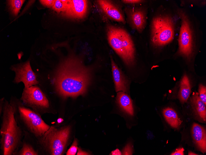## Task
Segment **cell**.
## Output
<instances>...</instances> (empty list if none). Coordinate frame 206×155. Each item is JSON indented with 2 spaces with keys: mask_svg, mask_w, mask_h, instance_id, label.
<instances>
[{
  "mask_svg": "<svg viewBox=\"0 0 206 155\" xmlns=\"http://www.w3.org/2000/svg\"><path fill=\"white\" fill-rule=\"evenodd\" d=\"M56 70L53 83L60 95L75 97L85 93L90 80V71L79 58L68 57Z\"/></svg>",
  "mask_w": 206,
  "mask_h": 155,
  "instance_id": "obj_1",
  "label": "cell"
},
{
  "mask_svg": "<svg viewBox=\"0 0 206 155\" xmlns=\"http://www.w3.org/2000/svg\"><path fill=\"white\" fill-rule=\"evenodd\" d=\"M16 110L12 103L6 101L0 130L1 149L3 155L14 154L20 143L22 132L15 117Z\"/></svg>",
  "mask_w": 206,
  "mask_h": 155,
  "instance_id": "obj_2",
  "label": "cell"
},
{
  "mask_svg": "<svg viewBox=\"0 0 206 155\" xmlns=\"http://www.w3.org/2000/svg\"><path fill=\"white\" fill-rule=\"evenodd\" d=\"M108 41L112 48L128 66L132 65L135 58V49L129 34L124 29L112 25L107 26Z\"/></svg>",
  "mask_w": 206,
  "mask_h": 155,
  "instance_id": "obj_3",
  "label": "cell"
},
{
  "mask_svg": "<svg viewBox=\"0 0 206 155\" xmlns=\"http://www.w3.org/2000/svg\"><path fill=\"white\" fill-rule=\"evenodd\" d=\"M70 128L69 126L59 129L50 126L39 138V144L51 155H62L68 140Z\"/></svg>",
  "mask_w": 206,
  "mask_h": 155,
  "instance_id": "obj_4",
  "label": "cell"
},
{
  "mask_svg": "<svg viewBox=\"0 0 206 155\" xmlns=\"http://www.w3.org/2000/svg\"><path fill=\"white\" fill-rule=\"evenodd\" d=\"M174 31V24L171 17L168 15L155 17L151 23V41L157 46L165 45L172 40Z\"/></svg>",
  "mask_w": 206,
  "mask_h": 155,
  "instance_id": "obj_5",
  "label": "cell"
},
{
  "mask_svg": "<svg viewBox=\"0 0 206 155\" xmlns=\"http://www.w3.org/2000/svg\"><path fill=\"white\" fill-rule=\"evenodd\" d=\"M20 118L27 130L35 137L39 138L50 128L36 112L23 105L18 106Z\"/></svg>",
  "mask_w": 206,
  "mask_h": 155,
  "instance_id": "obj_6",
  "label": "cell"
},
{
  "mask_svg": "<svg viewBox=\"0 0 206 155\" xmlns=\"http://www.w3.org/2000/svg\"><path fill=\"white\" fill-rule=\"evenodd\" d=\"M179 14L181 20L179 38V53L184 57L189 58L192 51V35L188 19L182 11Z\"/></svg>",
  "mask_w": 206,
  "mask_h": 155,
  "instance_id": "obj_7",
  "label": "cell"
},
{
  "mask_svg": "<svg viewBox=\"0 0 206 155\" xmlns=\"http://www.w3.org/2000/svg\"><path fill=\"white\" fill-rule=\"evenodd\" d=\"M21 99L25 105L38 111L47 108L49 106L47 97L36 85L24 88Z\"/></svg>",
  "mask_w": 206,
  "mask_h": 155,
  "instance_id": "obj_8",
  "label": "cell"
},
{
  "mask_svg": "<svg viewBox=\"0 0 206 155\" xmlns=\"http://www.w3.org/2000/svg\"><path fill=\"white\" fill-rule=\"evenodd\" d=\"M15 73V83L22 82L24 88H27L39 84L35 73L32 71L29 61L19 64L12 67Z\"/></svg>",
  "mask_w": 206,
  "mask_h": 155,
  "instance_id": "obj_9",
  "label": "cell"
},
{
  "mask_svg": "<svg viewBox=\"0 0 206 155\" xmlns=\"http://www.w3.org/2000/svg\"><path fill=\"white\" fill-rule=\"evenodd\" d=\"M67 8L63 13L65 16L75 19H81L85 15L88 1L84 0H66Z\"/></svg>",
  "mask_w": 206,
  "mask_h": 155,
  "instance_id": "obj_10",
  "label": "cell"
},
{
  "mask_svg": "<svg viewBox=\"0 0 206 155\" xmlns=\"http://www.w3.org/2000/svg\"><path fill=\"white\" fill-rule=\"evenodd\" d=\"M193 142L199 150L204 153L206 152V132L204 128L197 123L193 124L191 130Z\"/></svg>",
  "mask_w": 206,
  "mask_h": 155,
  "instance_id": "obj_11",
  "label": "cell"
},
{
  "mask_svg": "<svg viewBox=\"0 0 206 155\" xmlns=\"http://www.w3.org/2000/svg\"><path fill=\"white\" fill-rule=\"evenodd\" d=\"M97 2L101 9L108 16L117 21L125 23L121 11L110 1L100 0L97 1Z\"/></svg>",
  "mask_w": 206,
  "mask_h": 155,
  "instance_id": "obj_12",
  "label": "cell"
},
{
  "mask_svg": "<svg viewBox=\"0 0 206 155\" xmlns=\"http://www.w3.org/2000/svg\"><path fill=\"white\" fill-rule=\"evenodd\" d=\"M112 71L117 92H126L127 90V83L122 73L111 57Z\"/></svg>",
  "mask_w": 206,
  "mask_h": 155,
  "instance_id": "obj_13",
  "label": "cell"
},
{
  "mask_svg": "<svg viewBox=\"0 0 206 155\" xmlns=\"http://www.w3.org/2000/svg\"><path fill=\"white\" fill-rule=\"evenodd\" d=\"M130 20L133 27L139 32L144 29L146 22L144 12L141 10H132L129 13Z\"/></svg>",
  "mask_w": 206,
  "mask_h": 155,
  "instance_id": "obj_14",
  "label": "cell"
},
{
  "mask_svg": "<svg viewBox=\"0 0 206 155\" xmlns=\"http://www.w3.org/2000/svg\"><path fill=\"white\" fill-rule=\"evenodd\" d=\"M116 101L123 111L130 115H133L134 111L132 101L125 92L120 91L117 93Z\"/></svg>",
  "mask_w": 206,
  "mask_h": 155,
  "instance_id": "obj_15",
  "label": "cell"
},
{
  "mask_svg": "<svg viewBox=\"0 0 206 155\" xmlns=\"http://www.w3.org/2000/svg\"><path fill=\"white\" fill-rule=\"evenodd\" d=\"M192 107L197 116L202 121L206 122V105L200 99L197 93H194L191 99Z\"/></svg>",
  "mask_w": 206,
  "mask_h": 155,
  "instance_id": "obj_16",
  "label": "cell"
},
{
  "mask_svg": "<svg viewBox=\"0 0 206 155\" xmlns=\"http://www.w3.org/2000/svg\"><path fill=\"white\" fill-rule=\"evenodd\" d=\"M191 92V85L188 78L185 75L181 80L178 94L179 100L182 103L187 100Z\"/></svg>",
  "mask_w": 206,
  "mask_h": 155,
  "instance_id": "obj_17",
  "label": "cell"
},
{
  "mask_svg": "<svg viewBox=\"0 0 206 155\" xmlns=\"http://www.w3.org/2000/svg\"><path fill=\"white\" fill-rule=\"evenodd\" d=\"M163 113L166 120L171 126L175 129L179 127L181 121L174 110L171 108H167L163 110Z\"/></svg>",
  "mask_w": 206,
  "mask_h": 155,
  "instance_id": "obj_18",
  "label": "cell"
},
{
  "mask_svg": "<svg viewBox=\"0 0 206 155\" xmlns=\"http://www.w3.org/2000/svg\"><path fill=\"white\" fill-rule=\"evenodd\" d=\"M25 0H10L7 1L8 4L12 14L16 16L19 13Z\"/></svg>",
  "mask_w": 206,
  "mask_h": 155,
  "instance_id": "obj_19",
  "label": "cell"
},
{
  "mask_svg": "<svg viewBox=\"0 0 206 155\" xmlns=\"http://www.w3.org/2000/svg\"><path fill=\"white\" fill-rule=\"evenodd\" d=\"M20 155H38V153L30 145L24 143L18 153Z\"/></svg>",
  "mask_w": 206,
  "mask_h": 155,
  "instance_id": "obj_20",
  "label": "cell"
},
{
  "mask_svg": "<svg viewBox=\"0 0 206 155\" xmlns=\"http://www.w3.org/2000/svg\"><path fill=\"white\" fill-rule=\"evenodd\" d=\"M66 0H55L52 6V8L55 11L60 12H64L67 8Z\"/></svg>",
  "mask_w": 206,
  "mask_h": 155,
  "instance_id": "obj_21",
  "label": "cell"
},
{
  "mask_svg": "<svg viewBox=\"0 0 206 155\" xmlns=\"http://www.w3.org/2000/svg\"><path fill=\"white\" fill-rule=\"evenodd\" d=\"M199 97L201 100L206 105V88L203 85L200 84L199 86Z\"/></svg>",
  "mask_w": 206,
  "mask_h": 155,
  "instance_id": "obj_22",
  "label": "cell"
},
{
  "mask_svg": "<svg viewBox=\"0 0 206 155\" xmlns=\"http://www.w3.org/2000/svg\"><path fill=\"white\" fill-rule=\"evenodd\" d=\"M77 144V140H75L71 146L67 151L66 155H75L78 149Z\"/></svg>",
  "mask_w": 206,
  "mask_h": 155,
  "instance_id": "obj_23",
  "label": "cell"
},
{
  "mask_svg": "<svg viewBox=\"0 0 206 155\" xmlns=\"http://www.w3.org/2000/svg\"><path fill=\"white\" fill-rule=\"evenodd\" d=\"M133 153V147L130 143H128L123 151V155H131Z\"/></svg>",
  "mask_w": 206,
  "mask_h": 155,
  "instance_id": "obj_24",
  "label": "cell"
},
{
  "mask_svg": "<svg viewBox=\"0 0 206 155\" xmlns=\"http://www.w3.org/2000/svg\"><path fill=\"white\" fill-rule=\"evenodd\" d=\"M41 3L43 6L50 7H52L55 0H41L39 1Z\"/></svg>",
  "mask_w": 206,
  "mask_h": 155,
  "instance_id": "obj_25",
  "label": "cell"
},
{
  "mask_svg": "<svg viewBox=\"0 0 206 155\" xmlns=\"http://www.w3.org/2000/svg\"><path fill=\"white\" fill-rule=\"evenodd\" d=\"M184 149L183 148H180L177 149L172 153L171 155H184Z\"/></svg>",
  "mask_w": 206,
  "mask_h": 155,
  "instance_id": "obj_26",
  "label": "cell"
},
{
  "mask_svg": "<svg viewBox=\"0 0 206 155\" xmlns=\"http://www.w3.org/2000/svg\"><path fill=\"white\" fill-rule=\"evenodd\" d=\"M123 2L125 3H130V4H135L140 2H142L141 0H122Z\"/></svg>",
  "mask_w": 206,
  "mask_h": 155,
  "instance_id": "obj_27",
  "label": "cell"
},
{
  "mask_svg": "<svg viewBox=\"0 0 206 155\" xmlns=\"http://www.w3.org/2000/svg\"><path fill=\"white\" fill-rule=\"evenodd\" d=\"M78 152L77 154V155H89V154L85 151L82 150L80 148H78Z\"/></svg>",
  "mask_w": 206,
  "mask_h": 155,
  "instance_id": "obj_28",
  "label": "cell"
},
{
  "mask_svg": "<svg viewBox=\"0 0 206 155\" xmlns=\"http://www.w3.org/2000/svg\"><path fill=\"white\" fill-rule=\"evenodd\" d=\"M111 154L112 155H121V153L118 149H117L112 151Z\"/></svg>",
  "mask_w": 206,
  "mask_h": 155,
  "instance_id": "obj_29",
  "label": "cell"
},
{
  "mask_svg": "<svg viewBox=\"0 0 206 155\" xmlns=\"http://www.w3.org/2000/svg\"><path fill=\"white\" fill-rule=\"evenodd\" d=\"M188 155H198V154H196L195 153H193V152L190 151L188 152Z\"/></svg>",
  "mask_w": 206,
  "mask_h": 155,
  "instance_id": "obj_30",
  "label": "cell"
},
{
  "mask_svg": "<svg viewBox=\"0 0 206 155\" xmlns=\"http://www.w3.org/2000/svg\"><path fill=\"white\" fill-rule=\"evenodd\" d=\"M58 123H60L61 122V119L60 118L58 119Z\"/></svg>",
  "mask_w": 206,
  "mask_h": 155,
  "instance_id": "obj_31",
  "label": "cell"
}]
</instances>
